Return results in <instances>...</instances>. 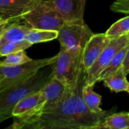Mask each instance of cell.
Segmentation results:
<instances>
[{"label": "cell", "mask_w": 129, "mask_h": 129, "mask_svg": "<svg viewBox=\"0 0 129 129\" xmlns=\"http://www.w3.org/2000/svg\"><path fill=\"white\" fill-rule=\"evenodd\" d=\"M84 69L77 84L68 88L62 99L43 110L34 129H94L113 110L104 113H94L85 104L82 88L86 83Z\"/></svg>", "instance_id": "cell-1"}, {"label": "cell", "mask_w": 129, "mask_h": 129, "mask_svg": "<svg viewBox=\"0 0 129 129\" xmlns=\"http://www.w3.org/2000/svg\"><path fill=\"white\" fill-rule=\"evenodd\" d=\"M50 73L43 68L31 78L0 91V115L12 117L15 105L27 96L39 91L50 80Z\"/></svg>", "instance_id": "cell-2"}, {"label": "cell", "mask_w": 129, "mask_h": 129, "mask_svg": "<svg viewBox=\"0 0 129 129\" xmlns=\"http://www.w3.org/2000/svg\"><path fill=\"white\" fill-rule=\"evenodd\" d=\"M83 50L71 51L60 48L51 65V79H56L68 88L74 87L85 69L82 63Z\"/></svg>", "instance_id": "cell-3"}, {"label": "cell", "mask_w": 129, "mask_h": 129, "mask_svg": "<svg viewBox=\"0 0 129 129\" xmlns=\"http://www.w3.org/2000/svg\"><path fill=\"white\" fill-rule=\"evenodd\" d=\"M45 104V100L41 90L22 99L13 109L14 122L8 128L34 129L44 110Z\"/></svg>", "instance_id": "cell-4"}, {"label": "cell", "mask_w": 129, "mask_h": 129, "mask_svg": "<svg viewBox=\"0 0 129 129\" xmlns=\"http://www.w3.org/2000/svg\"><path fill=\"white\" fill-rule=\"evenodd\" d=\"M56 57L57 54L47 58L32 59L16 66H0V91L25 81L35 76L43 68L51 66Z\"/></svg>", "instance_id": "cell-5"}, {"label": "cell", "mask_w": 129, "mask_h": 129, "mask_svg": "<svg viewBox=\"0 0 129 129\" xmlns=\"http://www.w3.org/2000/svg\"><path fill=\"white\" fill-rule=\"evenodd\" d=\"M21 20H23L25 25L32 29L54 31H59L65 23L60 13L48 5L45 0H41Z\"/></svg>", "instance_id": "cell-6"}, {"label": "cell", "mask_w": 129, "mask_h": 129, "mask_svg": "<svg viewBox=\"0 0 129 129\" xmlns=\"http://www.w3.org/2000/svg\"><path fill=\"white\" fill-rule=\"evenodd\" d=\"M93 34V32L82 19L65 22L58 31L57 39L60 43L62 49L80 51L84 49Z\"/></svg>", "instance_id": "cell-7"}, {"label": "cell", "mask_w": 129, "mask_h": 129, "mask_svg": "<svg viewBox=\"0 0 129 129\" xmlns=\"http://www.w3.org/2000/svg\"><path fill=\"white\" fill-rule=\"evenodd\" d=\"M128 43L129 39L127 36L110 40L94 63L86 71V85L94 86L98 82L103 70L110 64L116 54Z\"/></svg>", "instance_id": "cell-8"}, {"label": "cell", "mask_w": 129, "mask_h": 129, "mask_svg": "<svg viewBox=\"0 0 129 129\" xmlns=\"http://www.w3.org/2000/svg\"><path fill=\"white\" fill-rule=\"evenodd\" d=\"M41 0H0V17L16 21L33 9Z\"/></svg>", "instance_id": "cell-9"}, {"label": "cell", "mask_w": 129, "mask_h": 129, "mask_svg": "<svg viewBox=\"0 0 129 129\" xmlns=\"http://www.w3.org/2000/svg\"><path fill=\"white\" fill-rule=\"evenodd\" d=\"M45 2L57 11L65 22L83 19L85 0H45Z\"/></svg>", "instance_id": "cell-10"}, {"label": "cell", "mask_w": 129, "mask_h": 129, "mask_svg": "<svg viewBox=\"0 0 129 129\" xmlns=\"http://www.w3.org/2000/svg\"><path fill=\"white\" fill-rule=\"evenodd\" d=\"M110 42V39L104 33L93 34L86 43L82 54V63L87 71L97 60L101 52Z\"/></svg>", "instance_id": "cell-11"}, {"label": "cell", "mask_w": 129, "mask_h": 129, "mask_svg": "<svg viewBox=\"0 0 129 129\" xmlns=\"http://www.w3.org/2000/svg\"><path fill=\"white\" fill-rule=\"evenodd\" d=\"M68 87L62 82L51 79L41 89V91L45 100L44 110L58 103L65 94Z\"/></svg>", "instance_id": "cell-12"}, {"label": "cell", "mask_w": 129, "mask_h": 129, "mask_svg": "<svg viewBox=\"0 0 129 129\" xmlns=\"http://www.w3.org/2000/svg\"><path fill=\"white\" fill-rule=\"evenodd\" d=\"M31 29L25 24L21 25L12 22L9 23L0 38V46L6 42H19L26 39V35Z\"/></svg>", "instance_id": "cell-13"}, {"label": "cell", "mask_w": 129, "mask_h": 129, "mask_svg": "<svg viewBox=\"0 0 129 129\" xmlns=\"http://www.w3.org/2000/svg\"><path fill=\"white\" fill-rule=\"evenodd\" d=\"M126 76L127 75L125 73L124 67L122 64L119 69L107 76L102 82H104V85L112 91L116 93L127 91L128 82L126 79Z\"/></svg>", "instance_id": "cell-14"}, {"label": "cell", "mask_w": 129, "mask_h": 129, "mask_svg": "<svg viewBox=\"0 0 129 129\" xmlns=\"http://www.w3.org/2000/svg\"><path fill=\"white\" fill-rule=\"evenodd\" d=\"M94 129H129V112L113 113Z\"/></svg>", "instance_id": "cell-15"}, {"label": "cell", "mask_w": 129, "mask_h": 129, "mask_svg": "<svg viewBox=\"0 0 129 129\" xmlns=\"http://www.w3.org/2000/svg\"><path fill=\"white\" fill-rule=\"evenodd\" d=\"M82 98L87 107L94 113H104L107 110H104L101 108V95L94 91V86L85 85L82 88Z\"/></svg>", "instance_id": "cell-16"}, {"label": "cell", "mask_w": 129, "mask_h": 129, "mask_svg": "<svg viewBox=\"0 0 129 129\" xmlns=\"http://www.w3.org/2000/svg\"><path fill=\"white\" fill-rule=\"evenodd\" d=\"M58 31L46 30L39 29H31L26 35V39L32 45L46 42L57 39Z\"/></svg>", "instance_id": "cell-17"}, {"label": "cell", "mask_w": 129, "mask_h": 129, "mask_svg": "<svg viewBox=\"0 0 129 129\" xmlns=\"http://www.w3.org/2000/svg\"><path fill=\"white\" fill-rule=\"evenodd\" d=\"M129 48V43L127 44L125 47H123L116 54V56L113 57V59L111 60V62L110 63V64L103 70V72L101 73L98 82H102L107 76H108L109 75H110L112 73H113L114 71H116L117 69H119L122 64L123 62L125 60L127 51Z\"/></svg>", "instance_id": "cell-18"}, {"label": "cell", "mask_w": 129, "mask_h": 129, "mask_svg": "<svg viewBox=\"0 0 129 129\" xmlns=\"http://www.w3.org/2000/svg\"><path fill=\"white\" fill-rule=\"evenodd\" d=\"M129 33V16L122 18L114 23L105 33L110 39H115L122 36H126Z\"/></svg>", "instance_id": "cell-19"}, {"label": "cell", "mask_w": 129, "mask_h": 129, "mask_svg": "<svg viewBox=\"0 0 129 129\" xmlns=\"http://www.w3.org/2000/svg\"><path fill=\"white\" fill-rule=\"evenodd\" d=\"M33 45L26 39L19 42H6L0 46V57H5L11 53L26 50L31 47Z\"/></svg>", "instance_id": "cell-20"}, {"label": "cell", "mask_w": 129, "mask_h": 129, "mask_svg": "<svg viewBox=\"0 0 129 129\" xmlns=\"http://www.w3.org/2000/svg\"><path fill=\"white\" fill-rule=\"evenodd\" d=\"M32 60L27 56L24 50L11 53L7 56L3 60L0 61V66H16Z\"/></svg>", "instance_id": "cell-21"}, {"label": "cell", "mask_w": 129, "mask_h": 129, "mask_svg": "<svg viewBox=\"0 0 129 129\" xmlns=\"http://www.w3.org/2000/svg\"><path fill=\"white\" fill-rule=\"evenodd\" d=\"M111 11L129 14V0H116L110 6Z\"/></svg>", "instance_id": "cell-22"}, {"label": "cell", "mask_w": 129, "mask_h": 129, "mask_svg": "<svg viewBox=\"0 0 129 129\" xmlns=\"http://www.w3.org/2000/svg\"><path fill=\"white\" fill-rule=\"evenodd\" d=\"M123 67H124V70H125V73L126 75H128L129 73V48L127 51L125 60L123 62Z\"/></svg>", "instance_id": "cell-23"}, {"label": "cell", "mask_w": 129, "mask_h": 129, "mask_svg": "<svg viewBox=\"0 0 129 129\" xmlns=\"http://www.w3.org/2000/svg\"><path fill=\"white\" fill-rule=\"evenodd\" d=\"M11 21H5V22H4V23H0V38H1V36H2V34H3V33H4V31L5 30V29H6V27L8 26V25L9 24V23H11Z\"/></svg>", "instance_id": "cell-24"}, {"label": "cell", "mask_w": 129, "mask_h": 129, "mask_svg": "<svg viewBox=\"0 0 129 129\" xmlns=\"http://www.w3.org/2000/svg\"><path fill=\"white\" fill-rule=\"evenodd\" d=\"M10 119L8 116H3V115H0V123H2V122L5 121L6 119Z\"/></svg>", "instance_id": "cell-25"}, {"label": "cell", "mask_w": 129, "mask_h": 129, "mask_svg": "<svg viewBox=\"0 0 129 129\" xmlns=\"http://www.w3.org/2000/svg\"><path fill=\"white\" fill-rule=\"evenodd\" d=\"M5 21H10V20H3L2 18H1L0 17V23H4V22H5ZM12 22V21H11Z\"/></svg>", "instance_id": "cell-26"}, {"label": "cell", "mask_w": 129, "mask_h": 129, "mask_svg": "<svg viewBox=\"0 0 129 129\" xmlns=\"http://www.w3.org/2000/svg\"><path fill=\"white\" fill-rule=\"evenodd\" d=\"M127 92L129 93V82H128V89H127Z\"/></svg>", "instance_id": "cell-27"}, {"label": "cell", "mask_w": 129, "mask_h": 129, "mask_svg": "<svg viewBox=\"0 0 129 129\" xmlns=\"http://www.w3.org/2000/svg\"><path fill=\"white\" fill-rule=\"evenodd\" d=\"M126 36H127L128 39H129V33H128V34H127V35H126Z\"/></svg>", "instance_id": "cell-28"}]
</instances>
